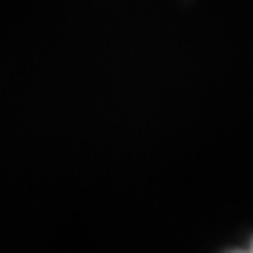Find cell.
Wrapping results in <instances>:
<instances>
[{
    "label": "cell",
    "mask_w": 253,
    "mask_h": 253,
    "mask_svg": "<svg viewBox=\"0 0 253 253\" xmlns=\"http://www.w3.org/2000/svg\"><path fill=\"white\" fill-rule=\"evenodd\" d=\"M238 253H253V243L248 246V251H238Z\"/></svg>",
    "instance_id": "obj_1"
}]
</instances>
